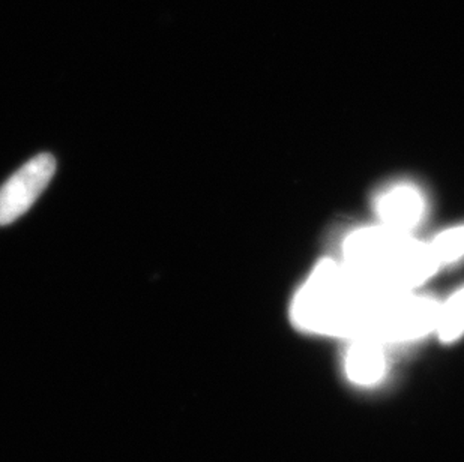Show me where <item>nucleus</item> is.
<instances>
[{"label":"nucleus","mask_w":464,"mask_h":462,"mask_svg":"<svg viewBox=\"0 0 464 462\" xmlns=\"http://www.w3.org/2000/svg\"><path fill=\"white\" fill-rule=\"evenodd\" d=\"M56 173L50 153L32 158L0 187V227L17 221L31 209Z\"/></svg>","instance_id":"nucleus-3"},{"label":"nucleus","mask_w":464,"mask_h":462,"mask_svg":"<svg viewBox=\"0 0 464 462\" xmlns=\"http://www.w3.org/2000/svg\"><path fill=\"white\" fill-rule=\"evenodd\" d=\"M377 212L388 227L406 230L413 227L424 214V200L413 188H394L381 197Z\"/></svg>","instance_id":"nucleus-4"},{"label":"nucleus","mask_w":464,"mask_h":462,"mask_svg":"<svg viewBox=\"0 0 464 462\" xmlns=\"http://www.w3.org/2000/svg\"><path fill=\"white\" fill-rule=\"evenodd\" d=\"M383 344L372 340H353L346 356V372L353 383L372 386L385 372Z\"/></svg>","instance_id":"nucleus-5"},{"label":"nucleus","mask_w":464,"mask_h":462,"mask_svg":"<svg viewBox=\"0 0 464 462\" xmlns=\"http://www.w3.org/2000/svg\"><path fill=\"white\" fill-rule=\"evenodd\" d=\"M438 335L443 342L459 340L464 333V287L454 293L439 311Z\"/></svg>","instance_id":"nucleus-6"},{"label":"nucleus","mask_w":464,"mask_h":462,"mask_svg":"<svg viewBox=\"0 0 464 462\" xmlns=\"http://www.w3.org/2000/svg\"><path fill=\"white\" fill-rule=\"evenodd\" d=\"M439 265L452 263L464 257V226L440 233L430 245Z\"/></svg>","instance_id":"nucleus-7"},{"label":"nucleus","mask_w":464,"mask_h":462,"mask_svg":"<svg viewBox=\"0 0 464 462\" xmlns=\"http://www.w3.org/2000/svg\"><path fill=\"white\" fill-rule=\"evenodd\" d=\"M344 255L352 271L394 292H406L433 275L439 262L430 245L397 228H363L349 236Z\"/></svg>","instance_id":"nucleus-2"},{"label":"nucleus","mask_w":464,"mask_h":462,"mask_svg":"<svg viewBox=\"0 0 464 462\" xmlns=\"http://www.w3.org/2000/svg\"><path fill=\"white\" fill-rule=\"evenodd\" d=\"M406 294L324 260L295 297L292 320L304 331L388 344Z\"/></svg>","instance_id":"nucleus-1"}]
</instances>
